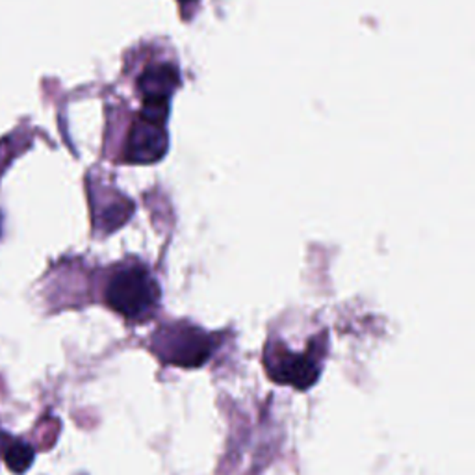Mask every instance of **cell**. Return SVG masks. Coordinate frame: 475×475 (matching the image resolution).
Segmentation results:
<instances>
[{"mask_svg":"<svg viewBox=\"0 0 475 475\" xmlns=\"http://www.w3.org/2000/svg\"><path fill=\"white\" fill-rule=\"evenodd\" d=\"M106 305L127 320L142 322L149 318L160 301V286L142 264L119 268L104 290Z\"/></svg>","mask_w":475,"mask_h":475,"instance_id":"cell-1","label":"cell"},{"mask_svg":"<svg viewBox=\"0 0 475 475\" xmlns=\"http://www.w3.org/2000/svg\"><path fill=\"white\" fill-rule=\"evenodd\" d=\"M151 347L164 364L199 368L212 356L216 340L197 325L174 322L162 325L153 334Z\"/></svg>","mask_w":475,"mask_h":475,"instance_id":"cell-2","label":"cell"},{"mask_svg":"<svg viewBox=\"0 0 475 475\" xmlns=\"http://www.w3.org/2000/svg\"><path fill=\"white\" fill-rule=\"evenodd\" d=\"M316 347V342H311L307 351H291L284 342H271L264 353L268 375L297 390L311 388L322 374V353Z\"/></svg>","mask_w":475,"mask_h":475,"instance_id":"cell-3","label":"cell"},{"mask_svg":"<svg viewBox=\"0 0 475 475\" xmlns=\"http://www.w3.org/2000/svg\"><path fill=\"white\" fill-rule=\"evenodd\" d=\"M167 151L165 125L140 115L127 138L125 160L129 164H154Z\"/></svg>","mask_w":475,"mask_h":475,"instance_id":"cell-4","label":"cell"},{"mask_svg":"<svg viewBox=\"0 0 475 475\" xmlns=\"http://www.w3.org/2000/svg\"><path fill=\"white\" fill-rule=\"evenodd\" d=\"M181 84L178 73L173 66H151L145 69L142 79L138 80V88L143 95V100H165L169 102V97Z\"/></svg>","mask_w":475,"mask_h":475,"instance_id":"cell-5","label":"cell"},{"mask_svg":"<svg viewBox=\"0 0 475 475\" xmlns=\"http://www.w3.org/2000/svg\"><path fill=\"white\" fill-rule=\"evenodd\" d=\"M36 459V451L26 442H14L5 451V462L6 466L16 473H25Z\"/></svg>","mask_w":475,"mask_h":475,"instance_id":"cell-6","label":"cell"},{"mask_svg":"<svg viewBox=\"0 0 475 475\" xmlns=\"http://www.w3.org/2000/svg\"><path fill=\"white\" fill-rule=\"evenodd\" d=\"M0 230H3V217H0Z\"/></svg>","mask_w":475,"mask_h":475,"instance_id":"cell-7","label":"cell"},{"mask_svg":"<svg viewBox=\"0 0 475 475\" xmlns=\"http://www.w3.org/2000/svg\"><path fill=\"white\" fill-rule=\"evenodd\" d=\"M181 3H192V0H181Z\"/></svg>","mask_w":475,"mask_h":475,"instance_id":"cell-8","label":"cell"}]
</instances>
